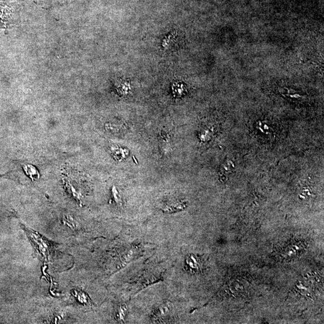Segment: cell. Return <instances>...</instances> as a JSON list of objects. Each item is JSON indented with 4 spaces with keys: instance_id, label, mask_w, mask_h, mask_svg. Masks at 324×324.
I'll return each mask as SVG.
<instances>
[{
    "instance_id": "6da1fadb",
    "label": "cell",
    "mask_w": 324,
    "mask_h": 324,
    "mask_svg": "<svg viewBox=\"0 0 324 324\" xmlns=\"http://www.w3.org/2000/svg\"><path fill=\"white\" fill-rule=\"evenodd\" d=\"M19 5L16 2L0 0V28H12L17 24Z\"/></svg>"
},
{
    "instance_id": "5b68a950",
    "label": "cell",
    "mask_w": 324,
    "mask_h": 324,
    "mask_svg": "<svg viewBox=\"0 0 324 324\" xmlns=\"http://www.w3.org/2000/svg\"><path fill=\"white\" fill-rule=\"evenodd\" d=\"M177 34V32H173L171 34L167 35V36L163 40V43H162L163 47H168V46L171 45V40L175 39V37H176Z\"/></svg>"
},
{
    "instance_id": "277c9868",
    "label": "cell",
    "mask_w": 324,
    "mask_h": 324,
    "mask_svg": "<svg viewBox=\"0 0 324 324\" xmlns=\"http://www.w3.org/2000/svg\"><path fill=\"white\" fill-rule=\"evenodd\" d=\"M126 313H127V307L125 305H122L119 307L117 310V318L120 321H123L126 318Z\"/></svg>"
},
{
    "instance_id": "3957f363",
    "label": "cell",
    "mask_w": 324,
    "mask_h": 324,
    "mask_svg": "<svg viewBox=\"0 0 324 324\" xmlns=\"http://www.w3.org/2000/svg\"><path fill=\"white\" fill-rule=\"evenodd\" d=\"M172 304L169 303V302L168 303L166 301L165 303L162 304L156 309L152 318L154 321H158V323H162V321H165L171 318L169 317L172 315Z\"/></svg>"
},
{
    "instance_id": "7a4b0ae2",
    "label": "cell",
    "mask_w": 324,
    "mask_h": 324,
    "mask_svg": "<svg viewBox=\"0 0 324 324\" xmlns=\"http://www.w3.org/2000/svg\"><path fill=\"white\" fill-rule=\"evenodd\" d=\"M30 240H32L34 245L35 246V249L42 256V258L47 260L49 259V254H50V250H52V247L50 246V243H48L47 241L43 240L42 237L38 235L34 234L32 231H29L27 229Z\"/></svg>"
}]
</instances>
